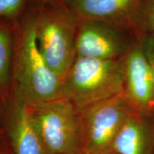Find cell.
Wrapping results in <instances>:
<instances>
[{
  "mask_svg": "<svg viewBox=\"0 0 154 154\" xmlns=\"http://www.w3.org/2000/svg\"><path fill=\"white\" fill-rule=\"evenodd\" d=\"M24 14L33 26L46 62L62 80L76 58L79 19L64 1L31 0Z\"/></svg>",
  "mask_w": 154,
  "mask_h": 154,
  "instance_id": "6da1fadb",
  "label": "cell"
},
{
  "mask_svg": "<svg viewBox=\"0 0 154 154\" xmlns=\"http://www.w3.org/2000/svg\"><path fill=\"white\" fill-rule=\"evenodd\" d=\"M13 95L28 105L66 99L62 80L46 62L38 49L33 26L25 14L17 24Z\"/></svg>",
  "mask_w": 154,
  "mask_h": 154,
  "instance_id": "7a4b0ae2",
  "label": "cell"
},
{
  "mask_svg": "<svg viewBox=\"0 0 154 154\" xmlns=\"http://www.w3.org/2000/svg\"><path fill=\"white\" fill-rule=\"evenodd\" d=\"M124 58L103 60L76 57L62 79L66 99L80 111L123 94Z\"/></svg>",
  "mask_w": 154,
  "mask_h": 154,
  "instance_id": "3957f363",
  "label": "cell"
},
{
  "mask_svg": "<svg viewBox=\"0 0 154 154\" xmlns=\"http://www.w3.org/2000/svg\"><path fill=\"white\" fill-rule=\"evenodd\" d=\"M31 123L47 154H79L82 126L79 110L69 100L28 105Z\"/></svg>",
  "mask_w": 154,
  "mask_h": 154,
  "instance_id": "277c9868",
  "label": "cell"
},
{
  "mask_svg": "<svg viewBox=\"0 0 154 154\" xmlns=\"http://www.w3.org/2000/svg\"><path fill=\"white\" fill-rule=\"evenodd\" d=\"M131 110L124 94L80 110V153L104 154L113 152L116 136Z\"/></svg>",
  "mask_w": 154,
  "mask_h": 154,
  "instance_id": "5b68a950",
  "label": "cell"
},
{
  "mask_svg": "<svg viewBox=\"0 0 154 154\" xmlns=\"http://www.w3.org/2000/svg\"><path fill=\"white\" fill-rule=\"evenodd\" d=\"M141 40L132 30L92 19H79L76 57L96 59L124 58Z\"/></svg>",
  "mask_w": 154,
  "mask_h": 154,
  "instance_id": "8992f818",
  "label": "cell"
},
{
  "mask_svg": "<svg viewBox=\"0 0 154 154\" xmlns=\"http://www.w3.org/2000/svg\"><path fill=\"white\" fill-rule=\"evenodd\" d=\"M123 94L134 110L143 113L154 112L153 72L142 39L124 58Z\"/></svg>",
  "mask_w": 154,
  "mask_h": 154,
  "instance_id": "52a82bcc",
  "label": "cell"
},
{
  "mask_svg": "<svg viewBox=\"0 0 154 154\" xmlns=\"http://www.w3.org/2000/svg\"><path fill=\"white\" fill-rule=\"evenodd\" d=\"M4 135L12 154H47L31 123L27 103L16 95L5 105Z\"/></svg>",
  "mask_w": 154,
  "mask_h": 154,
  "instance_id": "ba28073f",
  "label": "cell"
},
{
  "mask_svg": "<svg viewBox=\"0 0 154 154\" xmlns=\"http://www.w3.org/2000/svg\"><path fill=\"white\" fill-rule=\"evenodd\" d=\"M141 0H64L79 19H92L134 31Z\"/></svg>",
  "mask_w": 154,
  "mask_h": 154,
  "instance_id": "9c48e42d",
  "label": "cell"
},
{
  "mask_svg": "<svg viewBox=\"0 0 154 154\" xmlns=\"http://www.w3.org/2000/svg\"><path fill=\"white\" fill-rule=\"evenodd\" d=\"M132 109L113 140L112 151L116 154H144L147 139L148 116Z\"/></svg>",
  "mask_w": 154,
  "mask_h": 154,
  "instance_id": "30bf717a",
  "label": "cell"
},
{
  "mask_svg": "<svg viewBox=\"0 0 154 154\" xmlns=\"http://www.w3.org/2000/svg\"><path fill=\"white\" fill-rule=\"evenodd\" d=\"M17 24L0 17V97L5 105L13 96V62Z\"/></svg>",
  "mask_w": 154,
  "mask_h": 154,
  "instance_id": "8fae6325",
  "label": "cell"
},
{
  "mask_svg": "<svg viewBox=\"0 0 154 154\" xmlns=\"http://www.w3.org/2000/svg\"><path fill=\"white\" fill-rule=\"evenodd\" d=\"M135 29L140 39L154 47V0H141L138 8Z\"/></svg>",
  "mask_w": 154,
  "mask_h": 154,
  "instance_id": "7c38bea8",
  "label": "cell"
},
{
  "mask_svg": "<svg viewBox=\"0 0 154 154\" xmlns=\"http://www.w3.org/2000/svg\"><path fill=\"white\" fill-rule=\"evenodd\" d=\"M31 0H0V17L18 23Z\"/></svg>",
  "mask_w": 154,
  "mask_h": 154,
  "instance_id": "4fadbf2b",
  "label": "cell"
},
{
  "mask_svg": "<svg viewBox=\"0 0 154 154\" xmlns=\"http://www.w3.org/2000/svg\"><path fill=\"white\" fill-rule=\"evenodd\" d=\"M144 47H145V50L147 57L149 58V60L151 63V65L152 66V69H153V76H154V47L149 42L143 41ZM153 110H154V97H153Z\"/></svg>",
  "mask_w": 154,
  "mask_h": 154,
  "instance_id": "5bb4252c",
  "label": "cell"
},
{
  "mask_svg": "<svg viewBox=\"0 0 154 154\" xmlns=\"http://www.w3.org/2000/svg\"><path fill=\"white\" fill-rule=\"evenodd\" d=\"M0 154H12L5 135L0 136Z\"/></svg>",
  "mask_w": 154,
  "mask_h": 154,
  "instance_id": "9a60e30c",
  "label": "cell"
},
{
  "mask_svg": "<svg viewBox=\"0 0 154 154\" xmlns=\"http://www.w3.org/2000/svg\"><path fill=\"white\" fill-rule=\"evenodd\" d=\"M5 103L0 97V136L4 135V116H5Z\"/></svg>",
  "mask_w": 154,
  "mask_h": 154,
  "instance_id": "2e32d148",
  "label": "cell"
},
{
  "mask_svg": "<svg viewBox=\"0 0 154 154\" xmlns=\"http://www.w3.org/2000/svg\"><path fill=\"white\" fill-rule=\"evenodd\" d=\"M40 1H64V0H40Z\"/></svg>",
  "mask_w": 154,
  "mask_h": 154,
  "instance_id": "e0dca14e",
  "label": "cell"
},
{
  "mask_svg": "<svg viewBox=\"0 0 154 154\" xmlns=\"http://www.w3.org/2000/svg\"><path fill=\"white\" fill-rule=\"evenodd\" d=\"M79 154H86V153H80ZM104 154H116L114 152H111V153H104Z\"/></svg>",
  "mask_w": 154,
  "mask_h": 154,
  "instance_id": "ac0fdd59",
  "label": "cell"
}]
</instances>
